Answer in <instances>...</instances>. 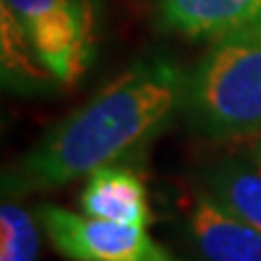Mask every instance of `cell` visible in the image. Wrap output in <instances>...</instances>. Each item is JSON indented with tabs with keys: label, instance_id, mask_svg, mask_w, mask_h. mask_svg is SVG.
Instances as JSON below:
<instances>
[{
	"label": "cell",
	"instance_id": "cell-11",
	"mask_svg": "<svg viewBox=\"0 0 261 261\" xmlns=\"http://www.w3.org/2000/svg\"><path fill=\"white\" fill-rule=\"evenodd\" d=\"M254 162L261 165V138L256 140V145H254Z\"/></svg>",
	"mask_w": 261,
	"mask_h": 261
},
{
	"label": "cell",
	"instance_id": "cell-9",
	"mask_svg": "<svg viewBox=\"0 0 261 261\" xmlns=\"http://www.w3.org/2000/svg\"><path fill=\"white\" fill-rule=\"evenodd\" d=\"M0 54H3V80L12 90L39 92L58 83L56 75L39 61L19 19L5 3H0Z\"/></svg>",
	"mask_w": 261,
	"mask_h": 261
},
{
	"label": "cell",
	"instance_id": "cell-2",
	"mask_svg": "<svg viewBox=\"0 0 261 261\" xmlns=\"http://www.w3.org/2000/svg\"><path fill=\"white\" fill-rule=\"evenodd\" d=\"M189 126L227 138L261 130V27L218 39L184 77Z\"/></svg>",
	"mask_w": 261,
	"mask_h": 261
},
{
	"label": "cell",
	"instance_id": "cell-1",
	"mask_svg": "<svg viewBox=\"0 0 261 261\" xmlns=\"http://www.w3.org/2000/svg\"><path fill=\"white\" fill-rule=\"evenodd\" d=\"M184 77L187 73L165 58L133 63L85 107L46 130L5 174V191L56 189L123 160L179 112Z\"/></svg>",
	"mask_w": 261,
	"mask_h": 261
},
{
	"label": "cell",
	"instance_id": "cell-8",
	"mask_svg": "<svg viewBox=\"0 0 261 261\" xmlns=\"http://www.w3.org/2000/svg\"><path fill=\"white\" fill-rule=\"evenodd\" d=\"M205 194L261 232V165L249 160H223L203 174Z\"/></svg>",
	"mask_w": 261,
	"mask_h": 261
},
{
	"label": "cell",
	"instance_id": "cell-4",
	"mask_svg": "<svg viewBox=\"0 0 261 261\" xmlns=\"http://www.w3.org/2000/svg\"><path fill=\"white\" fill-rule=\"evenodd\" d=\"M37 218L56 252L68 261H177L150 237L145 225H126L39 205Z\"/></svg>",
	"mask_w": 261,
	"mask_h": 261
},
{
	"label": "cell",
	"instance_id": "cell-6",
	"mask_svg": "<svg viewBox=\"0 0 261 261\" xmlns=\"http://www.w3.org/2000/svg\"><path fill=\"white\" fill-rule=\"evenodd\" d=\"M160 17L187 37L223 39L261 27V0H160Z\"/></svg>",
	"mask_w": 261,
	"mask_h": 261
},
{
	"label": "cell",
	"instance_id": "cell-10",
	"mask_svg": "<svg viewBox=\"0 0 261 261\" xmlns=\"http://www.w3.org/2000/svg\"><path fill=\"white\" fill-rule=\"evenodd\" d=\"M0 261H39L34 218L12 201H3L0 208Z\"/></svg>",
	"mask_w": 261,
	"mask_h": 261
},
{
	"label": "cell",
	"instance_id": "cell-3",
	"mask_svg": "<svg viewBox=\"0 0 261 261\" xmlns=\"http://www.w3.org/2000/svg\"><path fill=\"white\" fill-rule=\"evenodd\" d=\"M27 34L39 61L58 83L75 85L94 56V10L90 0H3Z\"/></svg>",
	"mask_w": 261,
	"mask_h": 261
},
{
	"label": "cell",
	"instance_id": "cell-5",
	"mask_svg": "<svg viewBox=\"0 0 261 261\" xmlns=\"http://www.w3.org/2000/svg\"><path fill=\"white\" fill-rule=\"evenodd\" d=\"M189 227L205 261H261V232L234 218L208 194L196 198Z\"/></svg>",
	"mask_w": 261,
	"mask_h": 261
},
{
	"label": "cell",
	"instance_id": "cell-7",
	"mask_svg": "<svg viewBox=\"0 0 261 261\" xmlns=\"http://www.w3.org/2000/svg\"><path fill=\"white\" fill-rule=\"evenodd\" d=\"M80 208L90 218L126 225H145L152 220L148 189L128 167L107 165L90 174L80 194Z\"/></svg>",
	"mask_w": 261,
	"mask_h": 261
}]
</instances>
